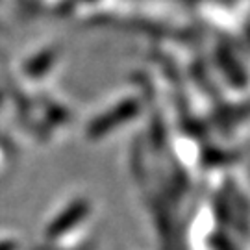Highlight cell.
<instances>
[{"mask_svg":"<svg viewBox=\"0 0 250 250\" xmlns=\"http://www.w3.org/2000/svg\"><path fill=\"white\" fill-rule=\"evenodd\" d=\"M85 211H87V204H85L83 200H82V202H74L67 211H63L62 217H60L56 223L50 224V228H48V237H58V235L65 233L69 228H72L78 221L83 219Z\"/></svg>","mask_w":250,"mask_h":250,"instance_id":"cell-1","label":"cell"}]
</instances>
